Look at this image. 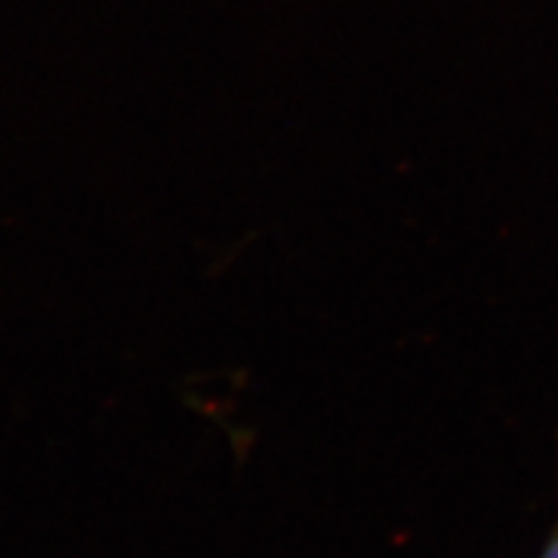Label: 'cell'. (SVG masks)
<instances>
[{"label":"cell","mask_w":558,"mask_h":558,"mask_svg":"<svg viewBox=\"0 0 558 558\" xmlns=\"http://www.w3.org/2000/svg\"><path fill=\"white\" fill-rule=\"evenodd\" d=\"M541 558H558V520H556L554 530H550V538L546 543V548H543Z\"/></svg>","instance_id":"cell-1"}]
</instances>
